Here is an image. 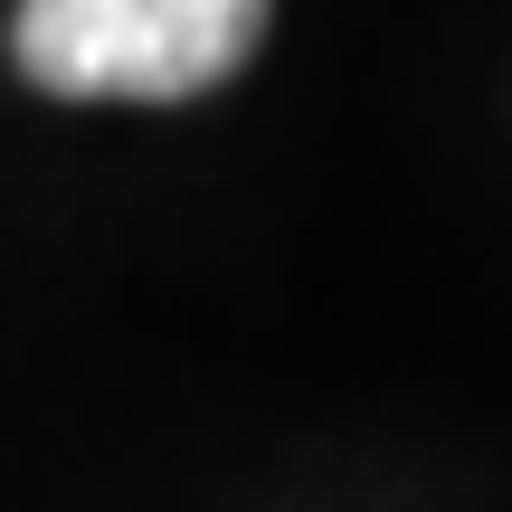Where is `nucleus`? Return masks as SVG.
<instances>
[{"instance_id": "nucleus-1", "label": "nucleus", "mask_w": 512, "mask_h": 512, "mask_svg": "<svg viewBox=\"0 0 512 512\" xmlns=\"http://www.w3.org/2000/svg\"><path fill=\"white\" fill-rule=\"evenodd\" d=\"M275 0H19L10 57L67 105H181L256 57Z\"/></svg>"}]
</instances>
